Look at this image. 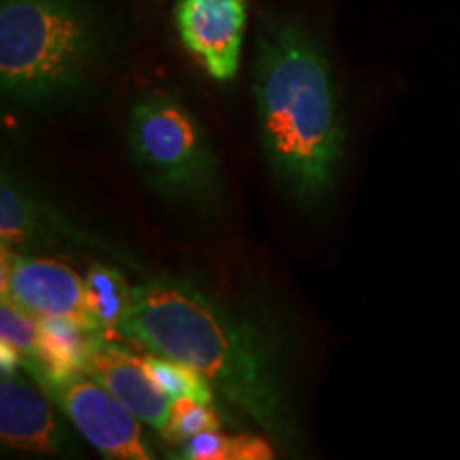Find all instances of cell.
<instances>
[{"label":"cell","instance_id":"1","mask_svg":"<svg viewBox=\"0 0 460 460\" xmlns=\"http://www.w3.org/2000/svg\"><path fill=\"white\" fill-rule=\"evenodd\" d=\"M118 332L152 354L192 367L269 435L284 444L292 441L295 418L271 343L203 288L180 278L132 286Z\"/></svg>","mask_w":460,"mask_h":460},{"label":"cell","instance_id":"2","mask_svg":"<svg viewBox=\"0 0 460 460\" xmlns=\"http://www.w3.org/2000/svg\"><path fill=\"white\" fill-rule=\"evenodd\" d=\"M254 99L275 177L305 203L329 197L343 158V128L331 65L301 22L275 17L262 28Z\"/></svg>","mask_w":460,"mask_h":460},{"label":"cell","instance_id":"3","mask_svg":"<svg viewBox=\"0 0 460 460\" xmlns=\"http://www.w3.org/2000/svg\"><path fill=\"white\" fill-rule=\"evenodd\" d=\"M105 39L85 0H0V88L22 102L58 101L90 82Z\"/></svg>","mask_w":460,"mask_h":460},{"label":"cell","instance_id":"4","mask_svg":"<svg viewBox=\"0 0 460 460\" xmlns=\"http://www.w3.org/2000/svg\"><path fill=\"white\" fill-rule=\"evenodd\" d=\"M130 152L143 180L160 192L199 194L216 180V158L188 107L171 96H147L132 107Z\"/></svg>","mask_w":460,"mask_h":460},{"label":"cell","instance_id":"5","mask_svg":"<svg viewBox=\"0 0 460 460\" xmlns=\"http://www.w3.org/2000/svg\"><path fill=\"white\" fill-rule=\"evenodd\" d=\"M58 401L79 433L102 456L124 460L154 458L143 439L141 420L90 373L75 371L62 377H37Z\"/></svg>","mask_w":460,"mask_h":460},{"label":"cell","instance_id":"6","mask_svg":"<svg viewBox=\"0 0 460 460\" xmlns=\"http://www.w3.org/2000/svg\"><path fill=\"white\" fill-rule=\"evenodd\" d=\"M3 298L34 318H66L92 331L85 279L54 258L9 254L3 250ZM94 332V331H92Z\"/></svg>","mask_w":460,"mask_h":460},{"label":"cell","instance_id":"7","mask_svg":"<svg viewBox=\"0 0 460 460\" xmlns=\"http://www.w3.org/2000/svg\"><path fill=\"white\" fill-rule=\"evenodd\" d=\"M245 24V0H177L175 4L183 48L216 82H230L237 75Z\"/></svg>","mask_w":460,"mask_h":460},{"label":"cell","instance_id":"8","mask_svg":"<svg viewBox=\"0 0 460 460\" xmlns=\"http://www.w3.org/2000/svg\"><path fill=\"white\" fill-rule=\"evenodd\" d=\"M84 371L99 379L141 422L163 433L169 422L172 399L154 384L143 358L124 352L96 332L85 354Z\"/></svg>","mask_w":460,"mask_h":460},{"label":"cell","instance_id":"9","mask_svg":"<svg viewBox=\"0 0 460 460\" xmlns=\"http://www.w3.org/2000/svg\"><path fill=\"white\" fill-rule=\"evenodd\" d=\"M0 439L22 452H56L62 444L48 399L13 373L0 382Z\"/></svg>","mask_w":460,"mask_h":460},{"label":"cell","instance_id":"10","mask_svg":"<svg viewBox=\"0 0 460 460\" xmlns=\"http://www.w3.org/2000/svg\"><path fill=\"white\" fill-rule=\"evenodd\" d=\"M132 288L113 269L94 267L85 278V305H88L90 324L94 332H111L119 329L124 314L128 312Z\"/></svg>","mask_w":460,"mask_h":460},{"label":"cell","instance_id":"11","mask_svg":"<svg viewBox=\"0 0 460 460\" xmlns=\"http://www.w3.org/2000/svg\"><path fill=\"white\" fill-rule=\"evenodd\" d=\"M143 362H146L149 377L154 379V384L166 396H171V399L188 396V399L214 405V386L199 371H194L192 367L160 354L147 356V358H143Z\"/></svg>","mask_w":460,"mask_h":460},{"label":"cell","instance_id":"12","mask_svg":"<svg viewBox=\"0 0 460 460\" xmlns=\"http://www.w3.org/2000/svg\"><path fill=\"white\" fill-rule=\"evenodd\" d=\"M220 424L222 420L216 413L214 405L181 396V399H172L171 416L163 437L171 444H186L188 439L205 433V430H220Z\"/></svg>","mask_w":460,"mask_h":460},{"label":"cell","instance_id":"13","mask_svg":"<svg viewBox=\"0 0 460 460\" xmlns=\"http://www.w3.org/2000/svg\"><path fill=\"white\" fill-rule=\"evenodd\" d=\"M37 230V214L24 194L4 180L0 188V237L3 247L24 245Z\"/></svg>","mask_w":460,"mask_h":460},{"label":"cell","instance_id":"14","mask_svg":"<svg viewBox=\"0 0 460 460\" xmlns=\"http://www.w3.org/2000/svg\"><path fill=\"white\" fill-rule=\"evenodd\" d=\"M0 332H3L0 335L3 341L13 345L17 352L22 354V360H32L39 356V349H41V320L17 307L9 298H3V305H0Z\"/></svg>","mask_w":460,"mask_h":460},{"label":"cell","instance_id":"15","mask_svg":"<svg viewBox=\"0 0 460 460\" xmlns=\"http://www.w3.org/2000/svg\"><path fill=\"white\" fill-rule=\"evenodd\" d=\"M183 458L192 460H228L230 458V437L220 430H205L183 446Z\"/></svg>","mask_w":460,"mask_h":460},{"label":"cell","instance_id":"16","mask_svg":"<svg viewBox=\"0 0 460 460\" xmlns=\"http://www.w3.org/2000/svg\"><path fill=\"white\" fill-rule=\"evenodd\" d=\"M230 458L233 460H258V458H273L271 447L261 437L239 435L230 437Z\"/></svg>","mask_w":460,"mask_h":460}]
</instances>
